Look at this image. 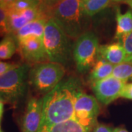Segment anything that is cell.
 Segmentation results:
<instances>
[{
	"label": "cell",
	"mask_w": 132,
	"mask_h": 132,
	"mask_svg": "<svg viewBox=\"0 0 132 132\" xmlns=\"http://www.w3.org/2000/svg\"><path fill=\"white\" fill-rule=\"evenodd\" d=\"M126 83L128 81L110 76L102 80L92 82L91 87L96 99L104 105H108L120 97L123 87Z\"/></svg>",
	"instance_id": "cell-9"
},
{
	"label": "cell",
	"mask_w": 132,
	"mask_h": 132,
	"mask_svg": "<svg viewBox=\"0 0 132 132\" xmlns=\"http://www.w3.org/2000/svg\"><path fill=\"white\" fill-rule=\"evenodd\" d=\"M46 0H40V4H42V3H44L45 2H46Z\"/></svg>",
	"instance_id": "cell-33"
},
{
	"label": "cell",
	"mask_w": 132,
	"mask_h": 132,
	"mask_svg": "<svg viewBox=\"0 0 132 132\" xmlns=\"http://www.w3.org/2000/svg\"><path fill=\"white\" fill-rule=\"evenodd\" d=\"M111 2L112 0H82L81 8L85 15L92 17L108 7Z\"/></svg>",
	"instance_id": "cell-16"
},
{
	"label": "cell",
	"mask_w": 132,
	"mask_h": 132,
	"mask_svg": "<svg viewBox=\"0 0 132 132\" xmlns=\"http://www.w3.org/2000/svg\"><path fill=\"white\" fill-rule=\"evenodd\" d=\"M97 60H104L114 66H116L126 62V53L122 43L120 42L101 45L99 46L98 49Z\"/></svg>",
	"instance_id": "cell-11"
},
{
	"label": "cell",
	"mask_w": 132,
	"mask_h": 132,
	"mask_svg": "<svg viewBox=\"0 0 132 132\" xmlns=\"http://www.w3.org/2000/svg\"><path fill=\"white\" fill-rule=\"evenodd\" d=\"M29 65H19L0 76V95L4 102L15 103L25 95Z\"/></svg>",
	"instance_id": "cell-5"
},
{
	"label": "cell",
	"mask_w": 132,
	"mask_h": 132,
	"mask_svg": "<svg viewBox=\"0 0 132 132\" xmlns=\"http://www.w3.org/2000/svg\"><path fill=\"white\" fill-rule=\"evenodd\" d=\"M10 35L8 21V10L0 6V38Z\"/></svg>",
	"instance_id": "cell-19"
},
{
	"label": "cell",
	"mask_w": 132,
	"mask_h": 132,
	"mask_svg": "<svg viewBox=\"0 0 132 132\" xmlns=\"http://www.w3.org/2000/svg\"><path fill=\"white\" fill-rule=\"evenodd\" d=\"M114 66L104 60H97L91 70L89 79L90 82L102 80L112 75Z\"/></svg>",
	"instance_id": "cell-15"
},
{
	"label": "cell",
	"mask_w": 132,
	"mask_h": 132,
	"mask_svg": "<svg viewBox=\"0 0 132 132\" xmlns=\"http://www.w3.org/2000/svg\"><path fill=\"white\" fill-rule=\"evenodd\" d=\"M34 7H36V6H35L29 0H15L7 8V10L8 12L10 11L21 12V11H24L25 10Z\"/></svg>",
	"instance_id": "cell-20"
},
{
	"label": "cell",
	"mask_w": 132,
	"mask_h": 132,
	"mask_svg": "<svg viewBox=\"0 0 132 132\" xmlns=\"http://www.w3.org/2000/svg\"><path fill=\"white\" fill-rule=\"evenodd\" d=\"M81 82L75 76L62 80L42 98L41 127L50 126L74 119V105L82 93Z\"/></svg>",
	"instance_id": "cell-1"
},
{
	"label": "cell",
	"mask_w": 132,
	"mask_h": 132,
	"mask_svg": "<svg viewBox=\"0 0 132 132\" xmlns=\"http://www.w3.org/2000/svg\"><path fill=\"white\" fill-rule=\"evenodd\" d=\"M0 130H1V129H0Z\"/></svg>",
	"instance_id": "cell-36"
},
{
	"label": "cell",
	"mask_w": 132,
	"mask_h": 132,
	"mask_svg": "<svg viewBox=\"0 0 132 132\" xmlns=\"http://www.w3.org/2000/svg\"><path fill=\"white\" fill-rule=\"evenodd\" d=\"M17 41V50L21 59L29 64H40L48 61L43 39L29 37Z\"/></svg>",
	"instance_id": "cell-8"
},
{
	"label": "cell",
	"mask_w": 132,
	"mask_h": 132,
	"mask_svg": "<svg viewBox=\"0 0 132 132\" xmlns=\"http://www.w3.org/2000/svg\"><path fill=\"white\" fill-rule=\"evenodd\" d=\"M43 118V101L31 98L28 101L21 123V132H38Z\"/></svg>",
	"instance_id": "cell-10"
},
{
	"label": "cell",
	"mask_w": 132,
	"mask_h": 132,
	"mask_svg": "<svg viewBox=\"0 0 132 132\" xmlns=\"http://www.w3.org/2000/svg\"><path fill=\"white\" fill-rule=\"evenodd\" d=\"M81 1H82V0H81Z\"/></svg>",
	"instance_id": "cell-35"
},
{
	"label": "cell",
	"mask_w": 132,
	"mask_h": 132,
	"mask_svg": "<svg viewBox=\"0 0 132 132\" xmlns=\"http://www.w3.org/2000/svg\"><path fill=\"white\" fill-rule=\"evenodd\" d=\"M120 43H122L126 53V62L132 63V32L123 37Z\"/></svg>",
	"instance_id": "cell-21"
},
{
	"label": "cell",
	"mask_w": 132,
	"mask_h": 132,
	"mask_svg": "<svg viewBox=\"0 0 132 132\" xmlns=\"http://www.w3.org/2000/svg\"><path fill=\"white\" fill-rule=\"evenodd\" d=\"M19 65V64H16V63L7 62H2L0 60V76L5 74L7 72H8Z\"/></svg>",
	"instance_id": "cell-23"
},
{
	"label": "cell",
	"mask_w": 132,
	"mask_h": 132,
	"mask_svg": "<svg viewBox=\"0 0 132 132\" xmlns=\"http://www.w3.org/2000/svg\"><path fill=\"white\" fill-rule=\"evenodd\" d=\"M15 0H0V6L5 7V8L9 7L10 5L14 2Z\"/></svg>",
	"instance_id": "cell-26"
},
{
	"label": "cell",
	"mask_w": 132,
	"mask_h": 132,
	"mask_svg": "<svg viewBox=\"0 0 132 132\" xmlns=\"http://www.w3.org/2000/svg\"><path fill=\"white\" fill-rule=\"evenodd\" d=\"M90 129L81 126L75 119H71L50 126L40 128L38 132H90Z\"/></svg>",
	"instance_id": "cell-14"
},
{
	"label": "cell",
	"mask_w": 132,
	"mask_h": 132,
	"mask_svg": "<svg viewBox=\"0 0 132 132\" xmlns=\"http://www.w3.org/2000/svg\"><path fill=\"white\" fill-rule=\"evenodd\" d=\"M17 51V41L13 35L5 36L0 41V60H9Z\"/></svg>",
	"instance_id": "cell-17"
},
{
	"label": "cell",
	"mask_w": 132,
	"mask_h": 132,
	"mask_svg": "<svg viewBox=\"0 0 132 132\" xmlns=\"http://www.w3.org/2000/svg\"><path fill=\"white\" fill-rule=\"evenodd\" d=\"M120 97L123 98L132 100V83H126L123 87Z\"/></svg>",
	"instance_id": "cell-24"
},
{
	"label": "cell",
	"mask_w": 132,
	"mask_h": 132,
	"mask_svg": "<svg viewBox=\"0 0 132 132\" xmlns=\"http://www.w3.org/2000/svg\"><path fill=\"white\" fill-rule=\"evenodd\" d=\"M112 1L114 2H126L127 0H112Z\"/></svg>",
	"instance_id": "cell-31"
},
{
	"label": "cell",
	"mask_w": 132,
	"mask_h": 132,
	"mask_svg": "<svg viewBox=\"0 0 132 132\" xmlns=\"http://www.w3.org/2000/svg\"><path fill=\"white\" fill-rule=\"evenodd\" d=\"M65 74L64 65L46 62L34 66L29 72V79L35 90L48 93L62 80Z\"/></svg>",
	"instance_id": "cell-4"
},
{
	"label": "cell",
	"mask_w": 132,
	"mask_h": 132,
	"mask_svg": "<svg viewBox=\"0 0 132 132\" xmlns=\"http://www.w3.org/2000/svg\"><path fill=\"white\" fill-rule=\"evenodd\" d=\"M98 47V38L93 32L87 31L76 40L73 58L79 73H85L94 66Z\"/></svg>",
	"instance_id": "cell-6"
},
{
	"label": "cell",
	"mask_w": 132,
	"mask_h": 132,
	"mask_svg": "<svg viewBox=\"0 0 132 132\" xmlns=\"http://www.w3.org/2000/svg\"><path fill=\"white\" fill-rule=\"evenodd\" d=\"M0 132H3V131H1V130H0Z\"/></svg>",
	"instance_id": "cell-34"
},
{
	"label": "cell",
	"mask_w": 132,
	"mask_h": 132,
	"mask_svg": "<svg viewBox=\"0 0 132 132\" xmlns=\"http://www.w3.org/2000/svg\"><path fill=\"white\" fill-rule=\"evenodd\" d=\"M43 40L48 61L64 65L71 60L74 43L53 19L46 22Z\"/></svg>",
	"instance_id": "cell-2"
},
{
	"label": "cell",
	"mask_w": 132,
	"mask_h": 132,
	"mask_svg": "<svg viewBox=\"0 0 132 132\" xmlns=\"http://www.w3.org/2000/svg\"><path fill=\"white\" fill-rule=\"evenodd\" d=\"M47 21L45 19H38L31 21L19 29L13 36L16 40L29 37H36L43 39Z\"/></svg>",
	"instance_id": "cell-12"
},
{
	"label": "cell",
	"mask_w": 132,
	"mask_h": 132,
	"mask_svg": "<svg viewBox=\"0 0 132 132\" xmlns=\"http://www.w3.org/2000/svg\"><path fill=\"white\" fill-rule=\"evenodd\" d=\"M63 1L64 0H46L44 3H42L40 5H42L43 7L53 17L54 9Z\"/></svg>",
	"instance_id": "cell-22"
},
{
	"label": "cell",
	"mask_w": 132,
	"mask_h": 132,
	"mask_svg": "<svg viewBox=\"0 0 132 132\" xmlns=\"http://www.w3.org/2000/svg\"><path fill=\"white\" fill-rule=\"evenodd\" d=\"M114 132H128L127 130H126L125 128H114Z\"/></svg>",
	"instance_id": "cell-29"
},
{
	"label": "cell",
	"mask_w": 132,
	"mask_h": 132,
	"mask_svg": "<svg viewBox=\"0 0 132 132\" xmlns=\"http://www.w3.org/2000/svg\"><path fill=\"white\" fill-rule=\"evenodd\" d=\"M99 113L98 100L93 95L81 93L74 105V119L84 127L90 129Z\"/></svg>",
	"instance_id": "cell-7"
},
{
	"label": "cell",
	"mask_w": 132,
	"mask_h": 132,
	"mask_svg": "<svg viewBox=\"0 0 132 132\" xmlns=\"http://www.w3.org/2000/svg\"><path fill=\"white\" fill-rule=\"evenodd\" d=\"M0 102H4L3 98H2V95H0Z\"/></svg>",
	"instance_id": "cell-32"
},
{
	"label": "cell",
	"mask_w": 132,
	"mask_h": 132,
	"mask_svg": "<svg viewBox=\"0 0 132 132\" xmlns=\"http://www.w3.org/2000/svg\"><path fill=\"white\" fill-rule=\"evenodd\" d=\"M4 112V102H0V121Z\"/></svg>",
	"instance_id": "cell-27"
},
{
	"label": "cell",
	"mask_w": 132,
	"mask_h": 132,
	"mask_svg": "<svg viewBox=\"0 0 132 132\" xmlns=\"http://www.w3.org/2000/svg\"><path fill=\"white\" fill-rule=\"evenodd\" d=\"M126 3L129 5V6L131 7V9H132V0H127V1L126 2Z\"/></svg>",
	"instance_id": "cell-30"
},
{
	"label": "cell",
	"mask_w": 132,
	"mask_h": 132,
	"mask_svg": "<svg viewBox=\"0 0 132 132\" xmlns=\"http://www.w3.org/2000/svg\"><path fill=\"white\" fill-rule=\"evenodd\" d=\"M112 76L126 81L132 80V63L123 62L114 66Z\"/></svg>",
	"instance_id": "cell-18"
},
{
	"label": "cell",
	"mask_w": 132,
	"mask_h": 132,
	"mask_svg": "<svg viewBox=\"0 0 132 132\" xmlns=\"http://www.w3.org/2000/svg\"><path fill=\"white\" fill-rule=\"evenodd\" d=\"M116 31L114 38L120 43L123 37L132 32V10H128L121 13L119 8L116 10Z\"/></svg>",
	"instance_id": "cell-13"
},
{
	"label": "cell",
	"mask_w": 132,
	"mask_h": 132,
	"mask_svg": "<svg viewBox=\"0 0 132 132\" xmlns=\"http://www.w3.org/2000/svg\"><path fill=\"white\" fill-rule=\"evenodd\" d=\"M85 15L81 8V0H64L54 10V19L64 32L72 39L76 40L86 32Z\"/></svg>",
	"instance_id": "cell-3"
},
{
	"label": "cell",
	"mask_w": 132,
	"mask_h": 132,
	"mask_svg": "<svg viewBox=\"0 0 132 132\" xmlns=\"http://www.w3.org/2000/svg\"><path fill=\"white\" fill-rule=\"evenodd\" d=\"M29 2H31L33 5L36 7H38L39 5H40V0H29Z\"/></svg>",
	"instance_id": "cell-28"
},
{
	"label": "cell",
	"mask_w": 132,
	"mask_h": 132,
	"mask_svg": "<svg viewBox=\"0 0 132 132\" xmlns=\"http://www.w3.org/2000/svg\"><path fill=\"white\" fill-rule=\"evenodd\" d=\"M114 128L104 124H98L95 128L94 132H114Z\"/></svg>",
	"instance_id": "cell-25"
}]
</instances>
